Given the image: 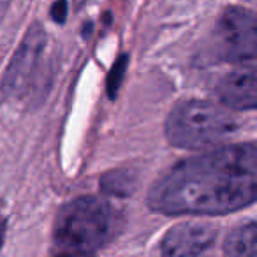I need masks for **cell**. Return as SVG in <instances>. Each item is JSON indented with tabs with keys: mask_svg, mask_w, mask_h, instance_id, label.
<instances>
[{
	"mask_svg": "<svg viewBox=\"0 0 257 257\" xmlns=\"http://www.w3.org/2000/svg\"><path fill=\"white\" fill-rule=\"evenodd\" d=\"M257 196V147L232 145L178 162L148 192V206L164 215H224Z\"/></svg>",
	"mask_w": 257,
	"mask_h": 257,
	"instance_id": "6da1fadb",
	"label": "cell"
},
{
	"mask_svg": "<svg viewBox=\"0 0 257 257\" xmlns=\"http://www.w3.org/2000/svg\"><path fill=\"white\" fill-rule=\"evenodd\" d=\"M116 231V215L102 199L83 196L67 203L55 218L53 239L58 252L90 257Z\"/></svg>",
	"mask_w": 257,
	"mask_h": 257,
	"instance_id": "7a4b0ae2",
	"label": "cell"
},
{
	"mask_svg": "<svg viewBox=\"0 0 257 257\" xmlns=\"http://www.w3.org/2000/svg\"><path fill=\"white\" fill-rule=\"evenodd\" d=\"M238 121L232 109L208 100H185L169 113L166 136L176 148L203 150L220 147L234 134Z\"/></svg>",
	"mask_w": 257,
	"mask_h": 257,
	"instance_id": "3957f363",
	"label": "cell"
},
{
	"mask_svg": "<svg viewBox=\"0 0 257 257\" xmlns=\"http://www.w3.org/2000/svg\"><path fill=\"white\" fill-rule=\"evenodd\" d=\"M215 58L248 64L257 55V20L250 9L232 6L222 13L213 32Z\"/></svg>",
	"mask_w": 257,
	"mask_h": 257,
	"instance_id": "277c9868",
	"label": "cell"
},
{
	"mask_svg": "<svg viewBox=\"0 0 257 257\" xmlns=\"http://www.w3.org/2000/svg\"><path fill=\"white\" fill-rule=\"evenodd\" d=\"M48 36L44 29L36 23L27 30L16 53L13 55L8 71L2 79V92L8 99L22 97L36 78L46 51Z\"/></svg>",
	"mask_w": 257,
	"mask_h": 257,
	"instance_id": "5b68a950",
	"label": "cell"
},
{
	"mask_svg": "<svg viewBox=\"0 0 257 257\" xmlns=\"http://www.w3.org/2000/svg\"><path fill=\"white\" fill-rule=\"evenodd\" d=\"M218 231L201 220H189L171 227L162 238V257H213Z\"/></svg>",
	"mask_w": 257,
	"mask_h": 257,
	"instance_id": "8992f818",
	"label": "cell"
},
{
	"mask_svg": "<svg viewBox=\"0 0 257 257\" xmlns=\"http://www.w3.org/2000/svg\"><path fill=\"white\" fill-rule=\"evenodd\" d=\"M217 95L232 111H250L257 104V74L253 62L241 64L217 83Z\"/></svg>",
	"mask_w": 257,
	"mask_h": 257,
	"instance_id": "52a82bcc",
	"label": "cell"
},
{
	"mask_svg": "<svg viewBox=\"0 0 257 257\" xmlns=\"http://www.w3.org/2000/svg\"><path fill=\"white\" fill-rule=\"evenodd\" d=\"M224 257H257V224L253 220L234 227L224 243Z\"/></svg>",
	"mask_w": 257,
	"mask_h": 257,
	"instance_id": "ba28073f",
	"label": "cell"
},
{
	"mask_svg": "<svg viewBox=\"0 0 257 257\" xmlns=\"http://www.w3.org/2000/svg\"><path fill=\"white\" fill-rule=\"evenodd\" d=\"M127 65H128L127 55H121V57L114 62L113 69H111L109 76H107V95H109V99L116 97L121 81H123V76H125V72H127Z\"/></svg>",
	"mask_w": 257,
	"mask_h": 257,
	"instance_id": "9c48e42d",
	"label": "cell"
},
{
	"mask_svg": "<svg viewBox=\"0 0 257 257\" xmlns=\"http://www.w3.org/2000/svg\"><path fill=\"white\" fill-rule=\"evenodd\" d=\"M67 11L69 4L67 0H57L53 6H51V18L55 23H64L67 20Z\"/></svg>",
	"mask_w": 257,
	"mask_h": 257,
	"instance_id": "30bf717a",
	"label": "cell"
},
{
	"mask_svg": "<svg viewBox=\"0 0 257 257\" xmlns=\"http://www.w3.org/2000/svg\"><path fill=\"white\" fill-rule=\"evenodd\" d=\"M6 236V217L0 213V248H2V241H4Z\"/></svg>",
	"mask_w": 257,
	"mask_h": 257,
	"instance_id": "8fae6325",
	"label": "cell"
},
{
	"mask_svg": "<svg viewBox=\"0 0 257 257\" xmlns=\"http://www.w3.org/2000/svg\"><path fill=\"white\" fill-rule=\"evenodd\" d=\"M9 4H11V0H0V18H2V15L6 13Z\"/></svg>",
	"mask_w": 257,
	"mask_h": 257,
	"instance_id": "7c38bea8",
	"label": "cell"
},
{
	"mask_svg": "<svg viewBox=\"0 0 257 257\" xmlns=\"http://www.w3.org/2000/svg\"><path fill=\"white\" fill-rule=\"evenodd\" d=\"M55 257H86V255H79V253H69V252H58Z\"/></svg>",
	"mask_w": 257,
	"mask_h": 257,
	"instance_id": "4fadbf2b",
	"label": "cell"
},
{
	"mask_svg": "<svg viewBox=\"0 0 257 257\" xmlns=\"http://www.w3.org/2000/svg\"><path fill=\"white\" fill-rule=\"evenodd\" d=\"M88 2H90V0H74V8L76 9H81L83 6L88 4Z\"/></svg>",
	"mask_w": 257,
	"mask_h": 257,
	"instance_id": "5bb4252c",
	"label": "cell"
}]
</instances>
